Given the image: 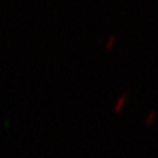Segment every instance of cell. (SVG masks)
<instances>
[{
  "label": "cell",
  "instance_id": "6da1fadb",
  "mask_svg": "<svg viewBox=\"0 0 158 158\" xmlns=\"http://www.w3.org/2000/svg\"><path fill=\"white\" fill-rule=\"evenodd\" d=\"M116 41H117V36L116 35H110L108 37H107V40H106V43H105V48L107 49V50H110V49H112L113 46H114V44H116Z\"/></svg>",
  "mask_w": 158,
  "mask_h": 158
}]
</instances>
